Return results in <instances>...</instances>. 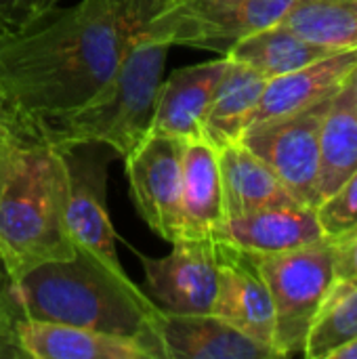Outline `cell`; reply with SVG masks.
I'll use <instances>...</instances> for the list:
<instances>
[{
	"instance_id": "1",
	"label": "cell",
	"mask_w": 357,
	"mask_h": 359,
	"mask_svg": "<svg viewBox=\"0 0 357 359\" xmlns=\"http://www.w3.org/2000/svg\"><path fill=\"white\" fill-rule=\"evenodd\" d=\"M173 0H82L21 32H0V88L19 124L40 128L86 103Z\"/></svg>"
},
{
	"instance_id": "2",
	"label": "cell",
	"mask_w": 357,
	"mask_h": 359,
	"mask_svg": "<svg viewBox=\"0 0 357 359\" xmlns=\"http://www.w3.org/2000/svg\"><path fill=\"white\" fill-rule=\"evenodd\" d=\"M67 164L55 145L6 133L0 141V265L11 282L76 257L65 225Z\"/></svg>"
},
{
	"instance_id": "3",
	"label": "cell",
	"mask_w": 357,
	"mask_h": 359,
	"mask_svg": "<svg viewBox=\"0 0 357 359\" xmlns=\"http://www.w3.org/2000/svg\"><path fill=\"white\" fill-rule=\"evenodd\" d=\"M17 318L80 326L137 341L149 359L158 347L160 307L126 273H116L76 252L65 261L44 263L8 284Z\"/></svg>"
},
{
	"instance_id": "4",
	"label": "cell",
	"mask_w": 357,
	"mask_h": 359,
	"mask_svg": "<svg viewBox=\"0 0 357 359\" xmlns=\"http://www.w3.org/2000/svg\"><path fill=\"white\" fill-rule=\"evenodd\" d=\"M168 44L141 36L112 78L80 107L46 122L40 139L65 151L103 145L126 158L149 133Z\"/></svg>"
},
{
	"instance_id": "5",
	"label": "cell",
	"mask_w": 357,
	"mask_h": 359,
	"mask_svg": "<svg viewBox=\"0 0 357 359\" xmlns=\"http://www.w3.org/2000/svg\"><path fill=\"white\" fill-rule=\"evenodd\" d=\"M276 311L278 358L303 353L309 326L335 282V246L320 240L286 252L255 255Z\"/></svg>"
},
{
	"instance_id": "6",
	"label": "cell",
	"mask_w": 357,
	"mask_h": 359,
	"mask_svg": "<svg viewBox=\"0 0 357 359\" xmlns=\"http://www.w3.org/2000/svg\"><path fill=\"white\" fill-rule=\"evenodd\" d=\"M301 0H223L213 4L164 6L143 29V36L168 46H196L227 53L229 46L255 32L282 23Z\"/></svg>"
},
{
	"instance_id": "7",
	"label": "cell",
	"mask_w": 357,
	"mask_h": 359,
	"mask_svg": "<svg viewBox=\"0 0 357 359\" xmlns=\"http://www.w3.org/2000/svg\"><path fill=\"white\" fill-rule=\"evenodd\" d=\"M330 99L290 116L255 124L240 139L278 175V179L301 204L311 208L320 202V128Z\"/></svg>"
},
{
	"instance_id": "8",
	"label": "cell",
	"mask_w": 357,
	"mask_h": 359,
	"mask_svg": "<svg viewBox=\"0 0 357 359\" xmlns=\"http://www.w3.org/2000/svg\"><path fill=\"white\" fill-rule=\"evenodd\" d=\"M183 141L147 133L124 158L135 206L166 242L181 238V158Z\"/></svg>"
},
{
	"instance_id": "9",
	"label": "cell",
	"mask_w": 357,
	"mask_h": 359,
	"mask_svg": "<svg viewBox=\"0 0 357 359\" xmlns=\"http://www.w3.org/2000/svg\"><path fill=\"white\" fill-rule=\"evenodd\" d=\"M149 299L173 313H213L219 290L215 238H181L162 259L141 257Z\"/></svg>"
},
{
	"instance_id": "10",
	"label": "cell",
	"mask_w": 357,
	"mask_h": 359,
	"mask_svg": "<svg viewBox=\"0 0 357 359\" xmlns=\"http://www.w3.org/2000/svg\"><path fill=\"white\" fill-rule=\"evenodd\" d=\"M67 204L65 225L78 252L95 259L116 273H126L116 252V231L105 202L107 160L80 147L65 149Z\"/></svg>"
},
{
	"instance_id": "11",
	"label": "cell",
	"mask_w": 357,
	"mask_h": 359,
	"mask_svg": "<svg viewBox=\"0 0 357 359\" xmlns=\"http://www.w3.org/2000/svg\"><path fill=\"white\" fill-rule=\"evenodd\" d=\"M215 246L219 259V290L213 313L257 343L274 349L276 311L257 257L219 238H215Z\"/></svg>"
},
{
	"instance_id": "12",
	"label": "cell",
	"mask_w": 357,
	"mask_h": 359,
	"mask_svg": "<svg viewBox=\"0 0 357 359\" xmlns=\"http://www.w3.org/2000/svg\"><path fill=\"white\" fill-rule=\"evenodd\" d=\"M158 347L162 359H278L215 313H173L160 309Z\"/></svg>"
},
{
	"instance_id": "13",
	"label": "cell",
	"mask_w": 357,
	"mask_h": 359,
	"mask_svg": "<svg viewBox=\"0 0 357 359\" xmlns=\"http://www.w3.org/2000/svg\"><path fill=\"white\" fill-rule=\"evenodd\" d=\"M229 65V57L175 69L160 84L149 133L183 143L204 139V124L215 90Z\"/></svg>"
},
{
	"instance_id": "14",
	"label": "cell",
	"mask_w": 357,
	"mask_h": 359,
	"mask_svg": "<svg viewBox=\"0 0 357 359\" xmlns=\"http://www.w3.org/2000/svg\"><path fill=\"white\" fill-rule=\"evenodd\" d=\"M213 238L225 240L250 255L286 252L326 240L318 210L305 204L269 206L227 217Z\"/></svg>"
},
{
	"instance_id": "15",
	"label": "cell",
	"mask_w": 357,
	"mask_h": 359,
	"mask_svg": "<svg viewBox=\"0 0 357 359\" xmlns=\"http://www.w3.org/2000/svg\"><path fill=\"white\" fill-rule=\"evenodd\" d=\"M356 67L357 48H353L332 53L301 69L267 80L250 126L328 101L351 78Z\"/></svg>"
},
{
	"instance_id": "16",
	"label": "cell",
	"mask_w": 357,
	"mask_h": 359,
	"mask_svg": "<svg viewBox=\"0 0 357 359\" xmlns=\"http://www.w3.org/2000/svg\"><path fill=\"white\" fill-rule=\"evenodd\" d=\"M15 339L29 359H149L133 339L34 318L15 320Z\"/></svg>"
},
{
	"instance_id": "17",
	"label": "cell",
	"mask_w": 357,
	"mask_h": 359,
	"mask_svg": "<svg viewBox=\"0 0 357 359\" xmlns=\"http://www.w3.org/2000/svg\"><path fill=\"white\" fill-rule=\"evenodd\" d=\"M225 221L219 154L206 139L183 145L181 238H213ZM179 238V240H181Z\"/></svg>"
},
{
	"instance_id": "18",
	"label": "cell",
	"mask_w": 357,
	"mask_h": 359,
	"mask_svg": "<svg viewBox=\"0 0 357 359\" xmlns=\"http://www.w3.org/2000/svg\"><path fill=\"white\" fill-rule=\"evenodd\" d=\"M225 219L246 215L269 206L301 204L278 175L242 141H231L217 147Z\"/></svg>"
},
{
	"instance_id": "19",
	"label": "cell",
	"mask_w": 357,
	"mask_h": 359,
	"mask_svg": "<svg viewBox=\"0 0 357 359\" xmlns=\"http://www.w3.org/2000/svg\"><path fill=\"white\" fill-rule=\"evenodd\" d=\"M357 170V107L351 78L330 99L320 128L318 200L335 194ZM318 202V204H320ZM318 208V206H316Z\"/></svg>"
},
{
	"instance_id": "20",
	"label": "cell",
	"mask_w": 357,
	"mask_h": 359,
	"mask_svg": "<svg viewBox=\"0 0 357 359\" xmlns=\"http://www.w3.org/2000/svg\"><path fill=\"white\" fill-rule=\"evenodd\" d=\"M332 53H341V50H330L326 46H320L299 36L288 25L276 23L234 42L225 55L231 61H238L255 69L265 80H271L290 74L295 69H301Z\"/></svg>"
},
{
	"instance_id": "21",
	"label": "cell",
	"mask_w": 357,
	"mask_h": 359,
	"mask_svg": "<svg viewBox=\"0 0 357 359\" xmlns=\"http://www.w3.org/2000/svg\"><path fill=\"white\" fill-rule=\"evenodd\" d=\"M265 84L267 80L261 74L229 59L208 109L204 139L215 147L240 141L252 122Z\"/></svg>"
},
{
	"instance_id": "22",
	"label": "cell",
	"mask_w": 357,
	"mask_h": 359,
	"mask_svg": "<svg viewBox=\"0 0 357 359\" xmlns=\"http://www.w3.org/2000/svg\"><path fill=\"white\" fill-rule=\"evenodd\" d=\"M282 23L330 50L357 48V0H301Z\"/></svg>"
},
{
	"instance_id": "23",
	"label": "cell",
	"mask_w": 357,
	"mask_h": 359,
	"mask_svg": "<svg viewBox=\"0 0 357 359\" xmlns=\"http://www.w3.org/2000/svg\"><path fill=\"white\" fill-rule=\"evenodd\" d=\"M357 339V288L332 284L324 305L316 313L303 355L309 359H328V355Z\"/></svg>"
},
{
	"instance_id": "24",
	"label": "cell",
	"mask_w": 357,
	"mask_h": 359,
	"mask_svg": "<svg viewBox=\"0 0 357 359\" xmlns=\"http://www.w3.org/2000/svg\"><path fill=\"white\" fill-rule=\"evenodd\" d=\"M318 219L326 240H339L357 229V170L318 204Z\"/></svg>"
},
{
	"instance_id": "25",
	"label": "cell",
	"mask_w": 357,
	"mask_h": 359,
	"mask_svg": "<svg viewBox=\"0 0 357 359\" xmlns=\"http://www.w3.org/2000/svg\"><path fill=\"white\" fill-rule=\"evenodd\" d=\"M59 0H0V32H21L57 8Z\"/></svg>"
},
{
	"instance_id": "26",
	"label": "cell",
	"mask_w": 357,
	"mask_h": 359,
	"mask_svg": "<svg viewBox=\"0 0 357 359\" xmlns=\"http://www.w3.org/2000/svg\"><path fill=\"white\" fill-rule=\"evenodd\" d=\"M8 276L4 273L2 265H0V359L23 358V353L19 351L17 339H15V307L11 301V292H8Z\"/></svg>"
},
{
	"instance_id": "27",
	"label": "cell",
	"mask_w": 357,
	"mask_h": 359,
	"mask_svg": "<svg viewBox=\"0 0 357 359\" xmlns=\"http://www.w3.org/2000/svg\"><path fill=\"white\" fill-rule=\"evenodd\" d=\"M330 242L335 246V282L332 284L357 288V229Z\"/></svg>"
},
{
	"instance_id": "28",
	"label": "cell",
	"mask_w": 357,
	"mask_h": 359,
	"mask_svg": "<svg viewBox=\"0 0 357 359\" xmlns=\"http://www.w3.org/2000/svg\"><path fill=\"white\" fill-rule=\"evenodd\" d=\"M0 126H4L6 130H11L13 135H21V137H32L21 124H19V120L15 118V114L11 111V107H8V103H6V99H4V93H2V88H0ZM36 139V137H34ZM42 141V139H40Z\"/></svg>"
},
{
	"instance_id": "29",
	"label": "cell",
	"mask_w": 357,
	"mask_h": 359,
	"mask_svg": "<svg viewBox=\"0 0 357 359\" xmlns=\"http://www.w3.org/2000/svg\"><path fill=\"white\" fill-rule=\"evenodd\" d=\"M328 359H357V339L356 341H349V343H345L343 347H339V349H335Z\"/></svg>"
},
{
	"instance_id": "30",
	"label": "cell",
	"mask_w": 357,
	"mask_h": 359,
	"mask_svg": "<svg viewBox=\"0 0 357 359\" xmlns=\"http://www.w3.org/2000/svg\"><path fill=\"white\" fill-rule=\"evenodd\" d=\"M175 2H181V4H191V6H198V4H213V2H223V0H175Z\"/></svg>"
},
{
	"instance_id": "31",
	"label": "cell",
	"mask_w": 357,
	"mask_h": 359,
	"mask_svg": "<svg viewBox=\"0 0 357 359\" xmlns=\"http://www.w3.org/2000/svg\"><path fill=\"white\" fill-rule=\"evenodd\" d=\"M351 86H353V97H356V107H357V67H356V72L351 74Z\"/></svg>"
},
{
	"instance_id": "32",
	"label": "cell",
	"mask_w": 357,
	"mask_h": 359,
	"mask_svg": "<svg viewBox=\"0 0 357 359\" xmlns=\"http://www.w3.org/2000/svg\"><path fill=\"white\" fill-rule=\"evenodd\" d=\"M6 133H11V130H6V128H4V126H0V141H2V137H4V135H6Z\"/></svg>"
}]
</instances>
